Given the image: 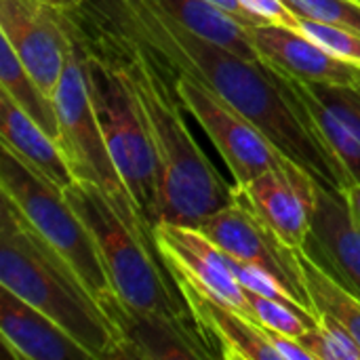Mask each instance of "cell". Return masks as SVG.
<instances>
[{"mask_svg":"<svg viewBox=\"0 0 360 360\" xmlns=\"http://www.w3.org/2000/svg\"><path fill=\"white\" fill-rule=\"evenodd\" d=\"M209 2H213L215 6H219L221 11H226L228 15H232L234 19H238L243 25H247V27H255V25H262L264 21L262 19H257V17H253L243 4H240V0H209Z\"/></svg>","mask_w":360,"mask_h":360,"instance_id":"f546056e","label":"cell"},{"mask_svg":"<svg viewBox=\"0 0 360 360\" xmlns=\"http://www.w3.org/2000/svg\"><path fill=\"white\" fill-rule=\"evenodd\" d=\"M0 190L13 198L30 224L76 268L97 297L114 291L93 236L68 200L65 190L4 143L0 158Z\"/></svg>","mask_w":360,"mask_h":360,"instance_id":"52a82bcc","label":"cell"},{"mask_svg":"<svg viewBox=\"0 0 360 360\" xmlns=\"http://www.w3.org/2000/svg\"><path fill=\"white\" fill-rule=\"evenodd\" d=\"M0 36L32 78L55 95L70 51L63 11L34 0H0Z\"/></svg>","mask_w":360,"mask_h":360,"instance_id":"8fae6325","label":"cell"},{"mask_svg":"<svg viewBox=\"0 0 360 360\" xmlns=\"http://www.w3.org/2000/svg\"><path fill=\"white\" fill-rule=\"evenodd\" d=\"M314 42H319L323 49H327L331 55L340 57L342 61L354 65L360 70V34L350 32L346 27L327 25L321 21H310L300 17V30Z\"/></svg>","mask_w":360,"mask_h":360,"instance_id":"484cf974","label":"cell"},{"mask_svg":"<svg viewBox=\"0 0 360 360\" xmlns=\"http://www.w3.org/2000/svg\"><path fill=\"white\" fill-rule=\"evenodd\" d=\"M177 289L181 291L192 316L202 329L219 359L226 360H281L268 331L245 316L215 293L198 285L186 272L167 266Z\"/></svg>","mask_w":360,"mask_h":360,"instance_id":"4fadbf2b","label":"cell"},{"mask_svg":"<svg viewBox=\"0 0 360 360\" xmlns=\"http://www.w3.org/2000/svg\"><path fill=\"white\" fill-rule=\"evenodd\" d=\"M285 4L302 19L360 34V0H285Z\"/></svg>","mask_w":360,"mask_h":360,"instance_id":"d4e9b609","label":"cell"},{"mask_svg":"<svg viewBox=\"0 0 360 360\" xmlns=\"http://www.w3.org/2000/svg\"><path fill=\"white\" fill-rule=\"evenodd\" d=\"M65 196L89 228L110 285L120 300L143 310L192 314L152 232L133 228L95 184L76 179L65 188Z\"/></svg>","mask_w":360,"mask_h":360,"instance_id":"277c9868","label":"cell"},{"mask_svg":"<svg viewBox=\"0 0 360 360\" xmlns=\"http://www.w3.org/2000/svg\"><path fill=\"white\" fill-rule=\"evenodd\" d=\"M0 131L4 146L13 148L25 162L46 175L59 188L65 190L76 181L59 141L38 127L6 91H0Z\"/></svg>","mask_w":360,"mask_h":360,"instance_id":"d6986e66","label":"cell"},{"mask_svg":"<svg viewBox=\"0 0 360 360\" xmlns=\"http://www.w3.org/2000/svg\"><path fill=\"white\" fill-rule=\"evenodd\" d=\"M116 19L173 72H188L253 122L321 188L346 192L354 181L319 135L285 72L264 59H245L184 27L154 0H103Z\"/></svg>","mask_w":360,"mask_h":360,"instance_id":"6da1fadb","label":"cell"},{"mask_svg":"<svg viewBox=\"0 0 360 360\" xmlns=\"http://www.w3.org/2000/svg\"><path fill=\"white\" fill-rule=\"evenodd\" d=\"M0 86L11 99L55 141H61V124L53 95H49L23 68L13 46L0 36Z\"/></svg>","mask_w":360,"mask_h":360,"instance_id":"44dd1931","label":"cell"},{"mask_svg":"<svg viewBox=\"0 0 360 360\" xmlns=\"http://www.w3.org/2000/svg\"><path fill=\"white\" fill-rule=\"evenodd\" d=\"M247 300L253 310V319L264 329L285 333L291 338H302L304 333H308L310 329L319 325V316L302 310L300 306L278 302V300H272L253 291H247Z\"/></svg>","mask_w":360,"mask_h":360,"instance_id":"603a6c76","label":"cell"},{"mask_svg":"<svg viewBox=\"0 0 360 360\" xmlns=\"http://www.w3.org/2000/svg\"><path fill=\"white\" fill-rule=\"evenodd\" d=\"M300 342L312 360H360L359 342L335 319L319 314V325L304 333Z\"/></svg>","mask_w":360,"mask_h":360,"instance_id":"cb8c5ba5","label":"cell"},{"mask_svg":"<svg viewBox=\"0 0 360 360\" xmlns=\"http://www.w3.org/2000/svg\"><path fill=\"white\" fill-rule=\"evenodd\" d=\"M80 53L89 95L108 150L131 196L154 228L158 224V167L143 118L118 72L82 46Z\"/></svg>","mask_w":360,"mask_h":360,"instance_id":"8992f818","label":"cell"},{"mask_svg":"<svg viewBox=\"0 0 360 360\" xmlns=\"http://www.w3.org/2000/svg\"><path fill=\"white\" fill-rule=\"evenodd\" d=\"M173 74L184 110L190 112L209 135L230 175L234 177V186H245L270 169L295 162L207 82L188 72Z\"/></svg>","mask_w":360,"mask_h":360,"instance_id":"ba28073f","label":"cell"},{"mask_svg":"<svg viewBox=\"0 0 360 360\" xmlns=\"http://www.w3.org/2000/svg\"><path fill=\"white\" fill-rule=\"evenodd\" d=\"M34 2H42V4H49V6H55L61 11H70V8L78 6L82 0H34Z\"/></svg>","mask_w":360,"mask_h":360,"instance_id":"1f68e13d","label":"cell"},{"mask_svg":"<svg viewBox=\"0 0 360 360\" xmlns=\"http://www.w3.org/2000/svg\"><path fill=\"white\" fill-rule=\"evenodd\" d=\"M53 99H55V108H57L59 124H61L59 146L70 162L74 177L101 188V192L112 200V205L120 211V215L133 228L148 230L154 234V228L143 217L141 209L131 196L108 150L103 131L99 127L91 95H89L86 76L82 70V53L72 32H70L68 61H65L63 76L55 89Z\"/></svg>","mask_w":360,"mask_h":360,"instance_id":"5b68a950","label":"cell"},{"mask_svg":"<svg viewBox=\"0 0 360 360\" xmlns=\"http://www.w3.org/2000/svg\"><path fill=\"white\" fill-rule=\"evenodd\" d=\"M116 331V360H207L217 352L196 319L143 310L127 304L114 291L99 297Z\"/></svg>","mask_w":360,"mask_h":360,"instance_id":"30bf717a","label":"cell"},{"mask_svg":"<svg viewBox=\"0 0 360 360\" xmlns=\"http://www.w3.org/2000/svg\"><path fill=\"white\" fill-rule=\"evenodd\" d=\"M240 4L264 23L300 30V17L285 4V0H240Z\"/></svg>","mask_w":360,"mask_h":360,"instance_id":"83f0119b","label":"cell"},{"mask_svg":"<svg viewBox=\"0 0 360 360\" xmlns=\"http://www.w3.org/2000/svg\"><path fill=\"white\" fill-rule=\"evenodd\" d=\"M196 228H200L226 255L270 272L291 291L304 310L316 314L306 289L300 249L285 245L238 196L224 209L200 219Z\"/></svg>","mask_w":360,"mask_h":360,"instance_id":"9c48e42d","label":"cell"},{"mask_svg":"<svg viewBox=\"0 0 360 360\" xmlns=\"http://www.w3.org/2000/svg\"><path fill=\"white\" fill-rule=\"evenodd\" d=\"M234 196L289 247L304 249L316 213L319 181L297 162L270 169L245 186H234Z\"/></svg>","mask_w":360,"mask_h":360,"instance_id":"7c38bea8","label":"cell"},{"mask_svg":"<svg viewBox=\"0 0 360 360\" xmlns=\"http://www.w3.org/2000/svg\"><path fill=\"white\" fill-rule=\"evenodd\" d=\"M162 11H167L173 19H177L190 32L245 57V59H262L257 53L251 30L243 25L238 19L221 11L209 0H154Z\"/></svg>","mask_w":360,"mask_h":360,"instance_id":"ffe728a7","label":"cell"},{"mask_svg":"<svg viewBox=\"0 0 360 360\" xmlns=\"http://www.w3.org/2000/svg\"><path fill=\"white\" fill-rule=\"evenodd\" d=\"M268 331V338L272 342V346L276 348V352L281 354V360H312L310 352L306 350V346L300 342V338H291L285 333H276V331Z\"/></svg>","mask_w":360,"mask_h":360,"instance_id":"f1b7e54d","label":"cell"},{"mask_svg":"<svg viewBox=\"0 0 360 360\" xmlns=\"http://www.w3.org/2000/svg\"><path fill=\"white\" fill-rule=\"evenodd\" d=\"M304 103L319 135L338 156L354 184H360V80L308 82L285 74Z\"/></svg>","mask_w":360,"mask_h":360,"instance_id":"9a60e30c","label":"cell"},{"mask_svg":"<svg viewBox=\"0 0 360 360\" xmlns=\"http://www.w3.org/2000/svg\"><path fill=\"white\" fill-rule=\"evenodd\" d=\"M300 264L306 289L316 314H327L346 327L360 346V297L333 278L321 264H316L304 249H300Z\"/></svg>","mask_w":360,"mask_h":360,"instance_id":"7402d4cb","label":"cell"},{"mask_svg":"<svg viewBox=\"0 0 360 360\" xmlns=\"http://www.w3.org/2000/svg\"><path fill=\"white\" fill-rule=\"evenodd\" d=\"M346 196H348V202H350L352 215H354L356 224L360 226V184H352V186L346 190Z\"/></svg>","mask_w":360,"mask_h":360,"instance_id":"4dcf8cb0","label":"cell"},{"mask_svg":"<svg viewBox=\"0 0 360 360\" xmlns=\"http://www.w3.org/2000/svg\"><path fill=\"white\" fill-rule=\"evenodd\" d=\"M226 262L230 266V270L234 272V276L238 278V283L247 289V291H253V293H259V295H266V297H272V300H278V302H287V304H293V306H300L295 302V297L291 295V291L278 281L274 278L270 272H266L264 268L255 266V264H247V262H240V259H234L230 255H226ZM302 308V306H300ZM304 310V308H302ZM308 312V310H306ZM312 314V312H310ZM316 316V314H314Z\"/></svg>","mask_w":360,"mask_h":360,"instance_id":"4316f807","label":"cell"},{"mask_svg":"<svg viewBox=\"0 0 360 360\" xmlns=\"http://www.w3.org/2000/svg\"><path fill=\"white\" fill-rule=\"evenodd\" d=\"M0 285L51 316L93 360H116V331L99 297L2 190Z\"/></svg>","mask_w":360,"mask_h":360,"instance_id":"3957f363","label":"cell"},{"mask_svg":"<svg viewBox=\"0 0 360 360\" xmlns=\"http://www.w3.org/2000/svg\"><path fill=\"white\" fill-rule=\"evenodd\" d=\"M251 30L253 44L264 61L276 70L308 82H359L360 70L331 55L319 42L306 34L274 25L262 23Z\"/></svg>","mask_w":360,"mask_h":360,"instance_id":"ac0fdd59","label":"cell"},{"mask_svg":"<svg viewBox=\"0 0 360 360\" xmlns=\"http://www.w3.org/2000/svg\"><path fill=\"white\" fill-rule=\"evenodd\" d=\"M63 17L80 46L118 72L143 118L158 167V221L196 226L230 205L234 184L217 173L192 137L173 70L103 0H82Z\"/></svg>","mask_w":360,"mask_h":360,"instance_id":"7a4b0ae2","label":"cell"},{"mask_svg":"<svg viewBox=\"0 0 360 360\" xmlns=\"http://www.w3.org/2000/svg\"><path fill=\"white\" fill-rule=\"evenodd\" d=\"M154 243L167 266L186 272L198 285L215 293L219 300H224L245 316L253 319V310L247 300V289L230 270L226 253L200 228L158 221L154 226Z\"/></svg>","mask_w":360,"mask_h":360,"instance_id":"5bb4252c","label":"cell"},{"mask_svg":"<svg viewBox=\"0 0 360 360\" xmlns=\"http://www.w3.org/2000/svg\"><path fill=\"white\" fill-rule=\"evenodd\" d=\"M0 335L19 360H93L51 316L0 285Z\"/></svg>","mask_w":360,"mask_h":360,"instance_id":"e0dca14e","label":"cell"},{"mask_svg":"<svg viewBox=\"0 0 360 360\" xmlns=\"http://www.w3.org/2000/svg\"><path fill=\"white\" fill-rule=\"evenodd\" d=\"M304 251L360 297V226L346 192L319 186L312 232Z\"/></svg>","mask_w":360,"mask_h":360,"instance_id":"2e32d148","label":"cell"}]
</instances>
